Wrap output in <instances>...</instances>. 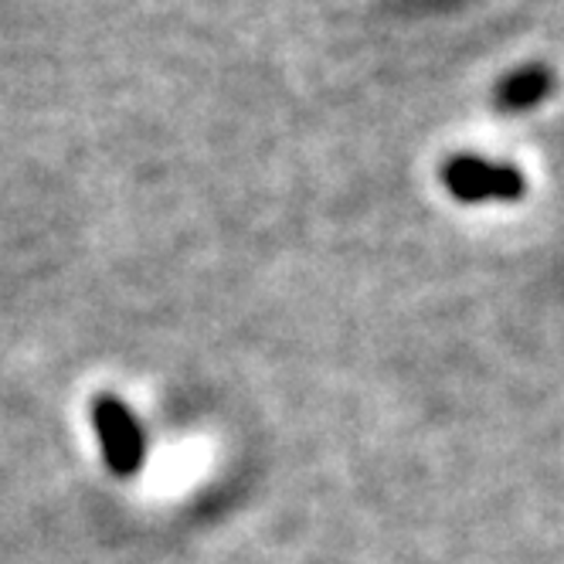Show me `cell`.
<instances>
[{
  "mask_svg": "<svg viewBox=\"0 0 564 564\" xmlns=\"http://www.w3.org/2000/svg\"><path fill=\"white\" fill-rule=\"evenodd\" d=\"M89 415L99 435L106 469L119 479H133L147 463V432L133 415V409L116 394H99Z\"/></svg>",
  "mask_w": 564,
  "mask_h": 564,
  "instance_id": "cell-1",
  "label": "cell"
},
{
  "mask_svg": "<svg viewBox=\"0 0 564 564\" xmlns=\"http://www.w3.org/2000/svg\"><path fill=\"white\" fill-rule=\"evenodd\" d=\"M449 194L459 200H517L528 191L523 177L513 164H490L479 156H456L442 171Z\"/></svg>",
  "mask_w": 564,
  "mask_h": 564,
  "instance_id": "cell-2",
  "label": "cell"
},
{
  "mask_svg": "<svg viewBox=\"0 0 564 564\" xmlns=\"http://www.w3.org/2000/svg\"><path fill=\"white\" fill-rule=\"evenodd\" d=\"M547 93H551V72L541 68V65H528V68H520V72H513L507 78V83L500 86V93H497V99H500L503 109L520 112V109L538 106Z\"/></svg>",
  "mask_w": 564,
  "mask_h": 564,
  "instance_id": "cell-3",
  "label": "cell"
}]
</instances>
